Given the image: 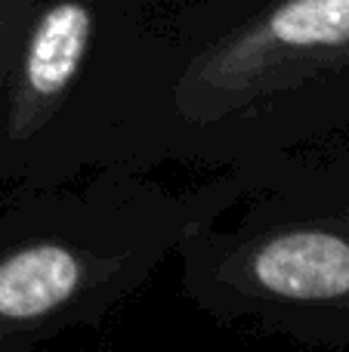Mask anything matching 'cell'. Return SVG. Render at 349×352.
<instances>
[{
	"label": "cell",
	"instance_id": "obj_1",
	"mask_svg": "<svg viewBox=\"0 0 349 352\" xmlns=\"http://www.w3.org/2000/svg\"><path fill=\"white\" fill-rule=\"evenodd\" d=\"M266 291L291 300H331L349 291V244L328 232H294L269 241L254 260Z\"/></svg>",
	"mask_w": 349,
	"mask_h": 352
},
{
	"label": "cell",
	"instance_id": "obj_2",
	"mask_svg": "<svg viewBox=\"0 0 349 352\" xmlns=\"http://www.w3.org/2000/svg\"><path fill=\"white\" fill-rule=\"evenodd\" d=\"M80 266L65 248L37 244L0 263V316L34 318L74 294Z\"/></svg>",
	"mask_w": 349,
	"mask_h": 352
},
{
	"label": "cell",
	"instance_id": "obj_3",
	"mask_svg": "<svg viewBox=\"0 0 349 352\" xmlns=\"http://www.w3.org/2000/svg\"><path fill=\"white\" fill-rule=\"evenodd\" d=\"M90 41V10L78 0L56 3L34 28L25 62L28 87L41 96L59 93L74 78Z\"/></svg>",
	"mask_w": 349,
	"mask_h": 352
},
{
	"label": "cell",
	"instance_id": "obj_4",
	"mask_svg": "<svg viewBox=\"0 0 349 352\" xmlns=\"http://www.w3.org/2000/svg\"><path fill=\"white\" fill-rule=\"evenodd\" d=\"M266 37L291 50L344 47L349 43V0H288L269 16Z\"/></svg>",
	"mask_w": 349,
	"mask_h": 352
}]
</instances>
